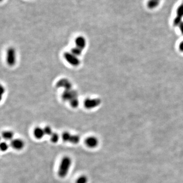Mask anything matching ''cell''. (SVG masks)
<instances>
[{
    "label": "cell",
    "instance_id": "ffe728a7",
    "mask_svg": "<svg viewBox=\"0 0 183 183\" xmlns=\"http://www.w3.org/2000/svg\"><path fill=\"white\" fill-rule=\"evenodd\" d=\"M43 129H44V133L46 135L51 136V135L53 133L52 129L49 126H46Z\"/></svg>",
    "mask_w": 183,
    "mask_h": 183
},
{
    "label": "cell",
    "instance_id": "2e32d148",
    "mask_svg": "<svg viewBox=\"0 0 183 183\" xmlns=\"http://www.w3.org/2000/svg\"><path fill=\"white\" fill-rule=\"evenodd\" d=\"M88 179L86 176H81L78 177L76 181V183H87Z\"/></svg>",
    "mask_w": 183,
    "mask_h": 183
},
{
    "label": "cell",
    "instance_id": "4fadbf2b",
    "mask_svg": "<svg viewBox=\"0 0 183 183\" xmlns=\"http://www.w3.org/2000/svg\"><path fill=\"white\" fill-rule=\"evenodd\" d=\"M13 133L10 131H6L2 133V137L6 141H12L13 139Z\"/></svg>",
    "mask_w": 183,
    "mask_h": 183
},
{
    "label": "cell",
    "instance_id": "277c9868",
    "mask_svg": "<svg viewBox=\"0 0 183 183\" xmlns=\"http://www.w3.org/2000/svg\"><path fill=\"white\" fill-rule=\"evenodd\" d=\"M7 63L10 66H13L16 62V54L14 48H10L7 52Z\"/></svg>",
    "mask_w": 183,
    "mask_h": 183
},
{
    "label": "cell",
    "instance_id": "7402d4cb",
    "mask_svg": "<svg viewBox=\"0 0 183 183\" xmlns=\"http://www.w3.org/2000/svg\"><path fill=\"white\" fill-rule=\"evenodd\" d=\"M179 27L180 28V30H181V32L183 34V22L181 23L179 26Z\"/></svg>",
    "mask_w": 183,
    "mask_h": 183
},
{
    "label": "cell",
    "instance_id": "5b68a950",
    "mask_svg": "<svg viewBox=\"0 0 183 183\" xmlns=\"http://www.w3.org/2000/svg\"><path fill=\"white\" fill-rule=\"evenodd\" d=\"M101 103V100L98 98L86 99L84 102V106L87 109H92L98 106Z\"/></svg>",
    "mask_w": 183,
    "mask_h": 183
},
{
    "label": "cell",
    "instance_id": "d6986e66",
    "mask_svg": "<svg viewBox=\"0 0 183 183\" xmlns=\"http://www.w3.org/2000/svg\"><path fill=\"white\" fill-rule=\"evenodd\" d=\"M71 134L68 132H65L62 135V139L65 142H68Z\"/></svg>",
    "mask_w": 183,
    "mask_h": 183
},
{
    "label": "cell",
    "instance_id": "cb8c5ba5",
    "mask_svg": "<svg viewBox=\"0 0 183 183\" xmlns=\"http://www.w3.org/2000/svg\"><path fill=\"white\" fill-rule=\"evenodd\" d=\"M5 92V89L4 88L3 86H1V94H3Z\"/></svg>",
    "mask_w": 183,
    "mask_h": 183
},
{
    "label": "cell",
    "instance_id": "44dd1931",
    "mask_svg": "<svg viewBox=\"0 0 183 183\" xmlns=\"http://www.w3.org/2000/svg\"><path fill=\"white\" fill-rule=\"evenodd\" d=\"M0 147H1V151H3V152H5V151H6L8 149L9 145L7 142H2L1 144Z\"/></svg>",
    "mask_w": 183,
    "mask_h": 183
},
{
    "label": "cell",
    "instance_id": "52a82bcc",
    "mask_svg": "<svg viewBox=\"0 0 183 183\" xmlns=\"http://www.w3.org/2000/svg\"><path fill=\"white\" fill-rule=\"evenodd\" d=\"M10 145L13 149L17 150L22 149L25 147V142L22 139L16 138L11 141Z\"/></svg>",
    "mask_w": 183,
    "mask_h": 183
},
{
    "label": "cell",
    "instance_id": "6da1fadb",
    "mask_svg": "<svg viewBox=\"0 0 183 183\" xmlns=\"http://www.w3.org/2000/svg\"><path fill=\"white\" fill-rule=\"evenodd\" d=\"M72 160L68 156L63 158L60 165L58 170V175L61 178H65L68 174L70 168L71 167Z\"/></svg>",
    "mask_w": 183,
    "mask_h": 183
},
{
    "label": "cell",
    "instance_id": "e0dca14e",
    "mask_svg": "<svg viewBox=\"0 0 183 183\" xmlns=\"http://www.w3.org/2000/svg\"><path fill=\"white\" fill-rule=\"evenodd\" d=\"M70 103L71 106L73 108H76L78 107L79 105V101H78V98L76 97L72 99V100L70 101Z\"/></svg>",
    "mask_w": 183,
    "mask_h": 183
},
{
    "label": "cell",
    "instance_id": "8fae6325",
    "mask_svg": "<svg viewBox=\"0 0 183 183\" xmlns=\"http://www.w3.org/2000/svg\"><path fill=\"white\" fill-rule=\"evenodd\" d=\"M34 134L35 137L37 139H41L45 135L44 129L41 128L40 127H37L34 129Z\"/></svg>",
    "mask_w": 183,
    "mask_h": 183
},
{
    "label": "cell",
    "instance_id": "7c38bea8",
    "mask_svg": "<svg viewBox=\"0 0 183 183\" xmlns=\"http://www.w3.org/2000/svg\"><path fill=\"white\" fill-rule=\"evenodd\" d=\"M161 0H149L147 2V7L150 9H154L160 5Z\"/></svg>",
    "mask_w": 183,
    "mask_h": 183
},
{
    "label": "cell",
    "instance_id": "30bf717a",
    "mask_svg": "<svg viewBox=\"0 0 183 183\" xmlns=\"http://www.w3.org/2000/svg\"><path fill=\"white\" fill-rule=\"evenodd\" d=\"M76 47L83 49L85 48L86 46V40L85 38L83 36H78L77 37L75 41Z\"/></svg>",
    "mask_w": 183,
    "mask_h": 183
},
{
    "label": "cell",
    "instance_id": "9a60e30c",
    "mask_svg": "<svg viewBox=\"0 0 183 183\" xmlns=\"http://www.w3.org/2000/svg\"><path fill=\"white\" fill-rule=\"evenodd\" d=\"M82 51H83L82 49L76 46L75 48H73L72 49H71V53L76 57H77V56H80L81 54Z\"/></svg>",
    "mask_w": 183,
    "mask_h": 183
},
{
    "label": "cell",
    "instance_id": "3957f363",
    "mask_svg": "<svg viewBox=\"0 0 183 183\" xmlns=\"http://www.w3.org/2000/svg\"><path fill=\"white\" fill-rule=\"evenodd\" d=\"M183 18V1L178 7L176 10V15L173 20V25L176 27H179L181 23L182 22Z\"/></svg>",
    "mask_w": 183,
    "mask_h": 183
},
{
    "label": "cell",
    "instance_id": "ba28073f",
    "mask_svg": "<svg viewBox=\"0 0 183 183\" xmlns=\"http://www.w3.org/2000/svg\"><path fill=\"white\" fill-rule=\"evenodd\" d=\"M56 85L58 88H64L65 90H72V84L67 79H61L58 81Z\"/></svg>",
    "mask_w": 183,
    "mask_h": 183
},
{
    "label": "cell",
    "instance_id": "5bb4252c",
    "mask_svg": "<svg viewBox=\"0 0 183 183\" xmlns=\"http://www.w3.org/2000/svg\"><path fill=\"white\" fill-rule=\"evenodd\" d=\"M80 137L77 135H71L68 142L73 144H77L80 142Z\"/></svg>",
    "mask_w": 183,
    "mask_h": 183
},
{
    "label": "cell",
    "instance_id": "7a4b0ae2",
    "mask_svg": "<svg viewBox=\"0 0 183 183\" xmlns=\"http://www.w3.org/2000/svg\"><path fill=\"white\" fill-rule=\"evenodd\" d=\"M64 57L67 62L72 66H78L80 64V60L77 57L75 56L71 53L66 52L64 54Z\"/></svg>",
    "mask_w": 183,
    "mask_h": 183
},
{
    "label": "cell",
    "instance_id": "8992f818",
    "mask_svg": "<svg viewBox=\"0 0 183 183\" xmlns=\"http://www.w3.org/2000/svg\"><path fill=\"white\" fill-rule=\"evenodd\" d=\"M62 99L64 101H69L72 99L77 97V93L74 90H65L62 96Z\"/></svg>",
    "mask_w": 183,
    "mask_h": 183
},
{
    "label": "cell",
    "instance_id": "9c48e42d",
    "mask_svg": "<svg viewBox=\"0 0 183 183\" xmlns=\"http://www.w3.org/2000/svg\"><path fill=\"white\" fill-rule=\"evenodd\" d=\"M85 144L88 147L90 148H94L98 145V139L94 136H90L86 139Z\"/></svg>",
    "mask_w": 183,
    "mask_h": 183
},
{
    "label": "cell",
    "instance_id": "ac0fdd59",
    "mask_svg": "<svg viewBox=\"0 0 183 183\" xmlns=\"http://www.w3.org/2000/svg\"><path fill=\"white\" fill-rule=\"evenodd\" d=\"M51 141L53 143H57L59 140V135L57 133H54L51 136Z\"/></svg>",
    "mask_w": 183,
    "mask_h": 183
},
{
    "label": "cell",
    "instance_id": "603a6c76",
    "mask_svg": "<svg viewBox=\"0 0 183 183\" xmlns=\"http://www.w3.org/2000/svg\"><path fill=\"white\" fill-rule=\"evenodd\" d=\"M179 48H180V51L183 52V41L180 43Z\"/></svg>",
    "mask_w": 183,
    "mask_h": 183
}]
</instances>
